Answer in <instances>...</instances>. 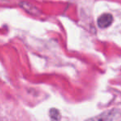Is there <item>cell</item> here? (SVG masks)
Returning <instances> with one entry per match:
<instances>
[{"mask_svg":"<svg viewBox=\"0 0 121 121\" xmlns=\"http://www.w3.org/2000/svg\"><path fill=\"white\" fill-rule=\"evenodd\" d=\"M49 117L51 121H59L61 119V115L57 109H51L49 110Z\"/></svg>","mask_w":121,"mask_h":121,"instance_id":"277c9868","label":"cell"},{"mask_svg":"<svg viewBox=\"0 0 121 121\" xmlns=\"http://www.w3.org/2000/svg\"><path fill=\"white\" fill-rule=\"evenodd\" d=\"M119 115L120 114L117 113L115 110H110V111H106L105 113L100 114L89 120H86V121H115Z\"/></svg>","mask_w":121,"mask_h":121,"instance_id":"6da1fadb","label":"cell"},{"mask_svg":"<svg viewBox=\"0 0 121 121\" xmlns=\"http://www.w3.org/2000/svg\"><path fill=\"white\" fill-rule=\"evenodd\" d=\"M19 4L22 8H23L26 13H30V14H31V15L40 14V11H39L38 8L35 6H34L33 4H31V3H27V2H21Z\"/></svg>","mask_w":121,"mask_h":121,"instance_id":"3957f363","label":"cell"},{"mask_svg":"<svg viewBox=\"0 0 121 121\" xmlns=\"http://www.w3.org/2000/svg\"><path fill=\"white\" fill-rule=\"evenodd\" d=\"M113 22V17L110 13H104L100 17H99L97 20V24L99 28H106L112 24Z\"/></svg>","mask_w":121,"mask_h":121,"instance_id":"7a4b0ae2","label":"cell"}]
</instances>
